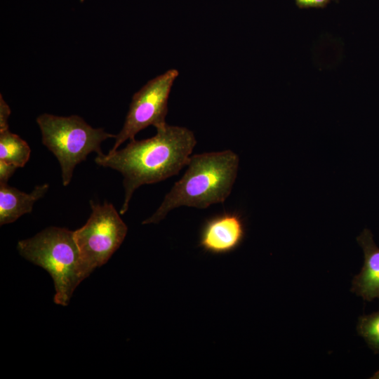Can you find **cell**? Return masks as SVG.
<instances>
[{
	"label": "cell",
	"mask_w": 379,
	"mask_h": 379,
	"mask_svg": "<svg viewBox=\"0 0 379 379\" xmlns=\"http://www.w3.org/2000/svg\"><path fill=\"white\" fill-rule=\"evenodd\" d=\"M197 144L194 133L185 127L167 124L157 128V134L147 139L130 140L120 150L98 154L97 164L113 168L124 176L125 198L120 210L125 213L135 190L178 174L188 164Z\"/></svg>",
	"instance_id": "6da1fadb"
},
{
	"label": "cell",
	"mask_w": 379,
	"mask_h": 379,
	"mask_svg": "<svg viewBox=\"0 0 379 379\" xmlns=\"http://www.w3.org/2000/svg\"><path fill=\"white\" fill-rule=\"evenodd\" d=\"M239 163L238 155L230 149L190 157L183 176L142 224L158 223L171 210L180 206L206 208L223 203L231 193Z\"/></svg>",
	"instance_id": "7a4b0ae2"
},
{
	"label": "cell",
	"mask_w": 379,
	"mask_h": 379,
	"mask_svg": "<svg viewBox=\"0 0 379 379\" xmlns=\"http://www.w3.org/2000/svg\"><path fill=\"white\" fill-rule=\"evenodd\" d=\"M48 187L46 183L40 185L27 194L6 182H0V225L12 223L22 215L31 213L34 204L46 194Z\"/></svg>",
	"instance_id": "9c48e42d"
},
{
	"label": "cell",
	"mask_w": 379,
	"mask_h": 379,
	"mask_svg": "<svg viewBox=\"0 0 379 379\" xmlns=\"http://www.w3.org/2000/svg\"><path fill=\"white\" fill-rule=\"evenodd\" d=\"M364 253V265L352 281V290L363 299L371 301L379 298V247L372 232L364 229L357 237Z\"/></svg>",
	"instance_id": "ba28073f"
},
{
	"label": "cell",
	"mask_w": 379,
	"mask_h": 379,
	"mask_svg": "<svg viewBox=\"0 0 379 379\" xmlns=\"http://www.w3.org/2000/svg\"><path fill=\"white\" fill-rule=\"evenodd\" d=\"M331 0H295L296 4L300 8L322 7Z\"/></svg>",
	"instance_id": "5bb4252c"
},
{
	"label": "cell",
	"mask_w": 379,
	"mask_h": 379,
	"mask_svg": "<svg viewBox=\"0 0 379 379\" xmlns=\"http://www.w3.org/2000/svg\"><path fill=\"white\" fill-rule=\"evenodd\" d=\"M11 114V109L8 104L6 102L0 95V131L9 129L8 118Z\"/></svg>",
	"instance_id": "7c38bea8"
},
{
	"label": "cell",
	"mask_w": 379,
	"mask_h": 379,
	"mask_svg": "<svg viewBox=\"0 0 379 379\" xmlns=\"http://www.w3.org/2000/svg\"><path fill=\"white\" fill-rule=\"evenodd\" d=\"M245 234L241 218L236 213H224L208 220L204 225L199 246L212 254H225L235 250Z\"/></svg>",
	"instance_id": "52a82bcc"
},
{
	"label": "cell",
	"mask_w": 379,
	"mask_h": 379,
	"mask_svg": "<svg viewBox=\"0 0 379 379\" xmlns=\"http://www.w3.org/2000/svg\"><path fill=\"white\" fill-rule=\"evenodd\" d=\"M372 379H379V371H376L371 378Z\"/></svg>",
	"instance_id": "9a60e30c"
},
{
	"label": "cell",
	"mask_w": 379,
	"mask_h": 379,
	"mask_svg": "<svg viewBox=\"0 0 379 379\" xmlns=\"http://www.w3.org/2000/svg\"><path fill=\"white\" fill-rule=\"evenodd\" d=\"M178 71L171 69L149 80L136 92L131 102L124 124L116 135L113 152L126 140L134 139L141 130L152 125L156 128L166 124L168 100Z\"/></svg>",
	"instance_id": "8992f818"
},
{
	"label": "cell",
	"mask_w": 379,
	"mask_h": 379,
	"mask_svg": "<svg viewBox=\"0 0 379 379\" xmlns=\"http://www.w3.org/2000/svg\"><path fill=\"white\" fill-rule=\"evenodd\" d=\"M18 167L13 164L0 159V182H6Z\"/></svg>",
	"instance_id": "4fadbf2b"
},
{
	"label": "cell",
	"mask_w": 379,
	"mask_h": 379,
	"mask_svg": "<svg viewBox=\"0 0 379 379\" xmlns=\"http://www.w3.org/2000/svg\"><path fill=\"white\" fill-rule=\"evenodd\" d=\"M357 331L368 346L379 353V311L361 316L358 321Z\"/></svg>",
	"instance_id": "8fae6325"
},
{
	"label": "cell",
	"mask_w": 379,
	"mask_h": 379,
	"mask_svg": "<svg viewBox=\"0 0 379 379\" xmlns=\"http://www.w3.org/2000/svg\"><path fill=\"white\" fill-rule=\"evenodd\" d=\"M19 253L44 268L52 277L54 302L67 306L76 288L86 279L74 231L51 227L18 243Z\"/></svg>",
	"instance_id": "3957f363"
},
{
	"label": "cell",
	"mask_w": 379,
	"mask_h": 379,
	"mask_svg": "<svg viewBox=\"0 0 379 379\" xmlns=\"http://www.w3.org/2000/svg\"><path fill=\"white\" fill-rule=\"evenodd\" d=\"M42 143L56 157L61 167L62 184L71 181L75 166L95 152L102 154L101 143L116 135L95 128L77 115L60 117L42 114L36 118Z\"/></svg>",
	"instance_id": "277c9868"
},
{
	"label": "cell",
	"mask_w": 379,
	"mask_h": 379,
	"mask_svg": "<svg viewBox=\"0 0 379 379\" xmlns=\"http://www.w3.org/2000/svg\"><path fill=\"white\" fill-rule=\"evenodd\" d=\"M86 223L74 231L85 277L105 265L124 241L128 231L112 204H95Z\"/></svg>",
	"instance_id": "5b68a950"
},
{
	"label": "cell",
	"mask_w": 379,
	"mask_h": 379,
	"mask_svg": "<svg viewBox=\"0 0 379 379\" xmlns=\"http://www.w3.org/2000/svg\"><path fill=\"white\" fill-rule=\"evenodd\" d=\"M31 149L28 144L9 129L0 131V159L23 167L28 161Z\"/></svg>",
	"instance_id": "30bf717a"
}]
</instances>
